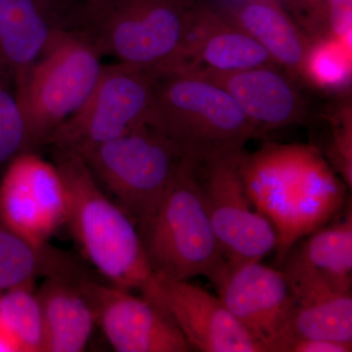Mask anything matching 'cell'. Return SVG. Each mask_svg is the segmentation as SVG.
<instances>
[{"instance_id": "7", "label": "cell", "mask_w": 352, "mask_h": 352, "mask_svg": "<svg viewBox=\"0 0 352 352\" xmlns=\"http://www.w3.org/2000/svg\"><path fill=\"white\" fill-rule=\"evenodd\" d=\"M78 156L136 226L151 214L189 155L163 131L144 126Z\"/></svg>"}, {"instance_id": "22", "label": "cell", "mask_w": 352, "mask_h": 352, "mask_svg": "<svg viewBox=\"0 0 352 352\" xmlns=\"http://www.w3.org/2000/svg\"><path fill=\"white\" fill-rule=\"evenodd\" d=\"M0 329L16 351L43 352V314L32 284L0 292Z\"/></svg>"}, {"instance_id": "21", "label": "cell", "mask_w": 352, "mask_h": 352, "mask_svg": "<svg viewBox=\"0 0 352 352\" xmlns=\"http://www.w3.org/2000/svg\"><path fill=\"white\" fill-rule=\"evenodd\" d=\"M0 217L32 244H47L51 234L30 191L20 156L8 164L0 182Z\"/></svg>"}, {"instance_id": "3", "label": "cell", "mask_w": 352, "mask_h": 352, "mask_svg": "<svg viewBox=\"0 0 352 352\" xmlns=\"http://www.w3.org/2000/svg\"><path fill=\"white\" fill-rule=\"evenodd\" d=\"M200 0H80L75 30L102 56L159 73L182 52Z\"/></svg>"}, {"instance_id": "20", "label": "cell", "mask_w": 352, "mask_h": 352, "mask_svg": "<svg viewBox=\"0 0 352 352\" xmlns=\"http://www.w3.org/2000/svg\"><path fill=\"white\" fill-rule=\"evenodd\" d=\"M303 263L325 278L340 292H351L352 215L351 210L344 219L330 226H323L295 252Z\"/></svg>"}, {"instance_id": "15", "label": "cell", "mask_w": 352, "mask_h": 352, "mask_svg": "<svg viewBox=\"0 0 352 352\" xmlns=\"http://www.w3.org/2000/svg\"><path fill=\"white\" fill-rule=\"evenodd\" d=\"M294 307L280 344L293 338L352 342L351 292H340L295 254L285 263Z\"/></svg>"}, {"instance_id": "23", "label": "cell", "mask_w": 352, "mask_h": 352, "mask_svg": "<svg viewBox=\"0 0 352 352\" xmlns=\"http://www.w3.org/2000/svg\"><path fill=\"white\" fill-rule=\"evenodd\" d=\"M25 178L46 228L50 234L66 223L69 214V194L60 170L36 152L20 155Z\"/></svg>"}, {"instance_id": "11", "label": "cell", "mask_w": 352, "mask_h": 352, "mask_svg": "<svg viewBox=\"0 0 352 352\" xmlns=\"http://www.w3.org/2000/svg\"><path fill=\"white\" fill-rule=\"evenodd\" d=\"M97 322L116 351L188 352V342L168 312L156 303L89 277L80 280Z\"/></svg>"}, {"instance_id": "6", "label": "cell", "mask_w": 352, "mask_h": 352, "mask_svg": "<svg viewBox=\"0 0 352 352\" xmlns=\"http://www.w3.org/2000/svg\"><path fill=\"white\" fill-rule=\"evenodd\" d=\"M102 57L87 36L63 31L15 85L34 151L82 107L101 75Z\"/></svg>"}, {"instance_id": "4", "label": "cell", "mask_w": 352, "mask_h": 352, "mask_svg": "<svg viewBox=\"0 0 352 352\" xmlns=\"http://www.w3.org/2000/svg\"><path fill=\"white\" fill-rule=\"evenodd\" d=\"M153 78L151 126L176 141L187 154L204 159L217 153L243 151L248 141L261 134L231 95L204 74L176 69Z\"/></svg>"}, {"instance_id": "10", "label": "cell", "mask_w": 352, "mask_h": 352, "mask_svg": "<svg viewBox=\"0 0 352 352\" xmlns=\"http://www.w3.org/2000/svg\"><path fill=\"white\" fill-rule=\"evenodd\" d=\"M212 282L234 318L264 352L273 351L294 307L284 271L268 267L261 261H226Z\"/></svg>"}, {"instance_id": "1", "label": "cell", "mask_w": 352, "mask_h": 352, "mask_svg": "<svg viewBox=\"0 0 352 352\" xmlns=\"http://www.w3.org/2000/svg\"><path fill=\"white\" fill-rule=\"evenodd\" d=\"M240 171L252 207L272 224L282 263L302 238L340 212L346 188L321 153L307 145H267L243 153Z\"/></svg>"}, {"instance_id": "27", "label": "cell", "mask_w": 352, "mask_h": 352, "mask_svg": "<svg viewBox=\"0 0 352 352\" xmlns=\"http://www.w3.org/2000/svg\"><path fill=\"white\" fill-rule=\"evenodd\" d=\"M16 351V347L13 342L9 339L3 331L0 329V352H13Z\"/></svg>"}, {"instance_id": "24", "label": "cell", "mask_w": 352, "mask_h": 352, "mask_svg": "<svg viewBox=\"0 0 352 352\" xmlns=\"http://www.w3.org/2000/svg\"><path fill=\"white\" fill-rule=\"evenodd\" d=\"M351 38L332 34L308 47L302 74L323 88L346 85L351 76Z\"/></svg>"}, {"instance_id": "17", "label": "cell", "mask_w": 352, "mask_h": 352, "mask_svg": "<svg viewBox=\"0 0 352 352\" xmlns=\"http://www.w3.org/2000/svg\"><path fill=\"white\" fill-rule=\"evenodd\" d=\"M82 278L47 277L36 293L43 314V352H80L87 347L97 319L80 286Z\"/></svg>"}, {"instance_id": "14", "label": "cell", "mask_w": 352, "mask_h": 352, "mask_svg": "<svg viewBox=\"0 0 352 352\" xmlns=\"http://www.w3.org/2000/svg\"><path fill=\"white\" fill-rule=\"evenodd\" d=\"M268 64L275 62L256 39L227 18L217 4L200 1L179 56L162 72L182 69L227 74Z\"/></svg>"}, {"instance_id": "16", "label": "cell", "mask_w": 352, "mask_h": 352, "mask_svg": "<svg viewBox=\"0 0 352 352\" xmlns=\"http://www.w3.org/2000/svg\"><path fill=\"white\" fill-rule=\"evenodd\" d=\"M274 65L233 73L201 74L224 88L261 133L264 129H279L302 119L300 94Z\"/></svg>"}, {"instance_id": "18", "label": "cell", "mask_w": 352, "mask_h": 352, "mask_svg": "<svg viewBox=\"0 0 352 352\" xmlns=\"http://www.w3.org/2000/svg\"><path fill=\"white\" fill-rule=\"evenodd\" d=\"M215 4L256 39L275 64L302 74L309 46L278 0H229Z\"/></svg>"}, {"instance_id": "25", "label": "cell", "mask_w": 352, "mask_h": 352, "mask_svg": "<svg viewBox=\"0 0 352 352\" xmlns=\"http://www.w3.org/2000/svg\"><path fill=\"white\" fill-rule=\"evenodd\" d=\"M12 83L11 76L0 69V168H6L25 152H34Z\"/></svg>"}, {"instance_id": "13", "label": "cell", "mask_w": 352, "mask_h": 352, "mask_svg": "<svg viewBox=\"0 0 352 352\" xmlns=\"http://www.w3.org/2000/svg\"><path fill=\"white\" fill-rule=\"evenodd\" d=\"M78 0H0V69L15 85L60 32L74 29Z\"/></svg>"}, {"instance_id": "9", "label": "cell", "mask_w": 352, "mask_h": 352, "mask_svg": "<svg viewBox=\"0 0 352 352\" xmlns=\"http://www.w3.org/2000/svg\"><path fill=\"white\" fill-rule=\"evenodd\" d=\"M243 151L198 160L197 178L210 223L229 263L261 261L276 249L272 224L254 210L240 171Z\"/></svg>"}, {"instance_id": "12", "label": "cell", "mask_w": 352, "mask_h": 352, "mask_svg": "<svg viewBox=\"0 0 352 352\" xmlns=\"http://www.w3.org/2000/svg\"><path fill=\"white\" fill-rule=\"evenodd\" d=\"M144 298L168 312L192 351L264 352L219 296L188 280L154 274L151 289Z\"/></svg>"}, {"instance_id": "5", "label": "cell", "mask_w": 352, "mask_h": 352, "mask_svg": "<svg viewBox=\"0 0 352 352\" xmlns=\"http://www.w3.org/2000/svg\"><path fill=\"white\" fill-rule=\"evenodd\" d=\"M197 162L187 157L151 214L136 224L153 273L170 279L212 281L226 263L201 197Z\"/></svg>"}, {"instance_id": "8", "label": "cell", "mask_w": 352, "mask_h": 352, "mask_svg": "<svg viewBox=\"0 0 352 352\" xmlns=\"http://www.w3.org/2000/svg\"><path fill=\"white\" fill-rule=\"evenodd\" d=\"M154 101L150 72L119 62L104 66L82 107L51 134L45 145L78 155L139 127L151 126Z\"/></svg>"}, {"instance_id": "19", "label": "cell", "mask_w": 352, "mask_h": 352, "mask_svg": "<svg viewBox=\"0 0 352 352\" xmlns=\"http://www.w3.org/2000/svg\"><path fill=\"white\" fill-rule=\"evenodd\" d=\"M85 275L69 254L48 244H32L14 232L0 217V292L34 284L38 277Z\"/></svg>"}, {"instance_id": "2", "label": "cell", "mask_w": 352, "mask_h": 352, "mask_svg": "<svg viewBox=\"0 0 352 352\" xmlns=\"http://www.w3.org/2000/svg\"><path fill=\"white\" fill-rule=\"evenodd\" d=\"M52 157L68 190L66 223L85 258L113 286L145 296L154 273L133 220L104 192L82 157L57 150Z\"/></svg>"}, {"instance_id": "26", "label": "cell", "mask_w": 352, "mask_h": 352, "mask_svg": "<svg viewBox=\"0 0 352 352\" xmlns=\"http://www.w3.org/2000/svg\"><path fill=\"white\" fill-rule=\"evenodd\" d=\"M352 342L293 338L285 340L277 347L276 352H351Z\"/></svg>"}]
</instances>
